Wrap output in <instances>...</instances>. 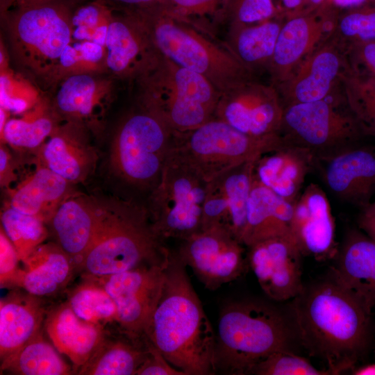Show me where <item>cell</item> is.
Segmentation results:
<instances>
[{
	"instance_id": "b9f144b4",
	"label": "cell",
	"mask_w": 375,
	"mask_h": 375,
	"mask_svg": "<svg viewBox=\"0 0 375 375\" xmlns=\"http://www.w3.org/2000/svg\"><path fill=\"white\" fill-rule=\"evenodd\" d=\"M226 0H162L159 3L167 11L178 16L200 23L212 30L208 20L219 24L222 9Z\"/></svg>"
},
{
	"instance_id": "484cf974",
	"label": "cell",
	"mask_w": 375,
	"mask_h": 375,
	"mask_svg": "<svg viewBox=\"0 0 375 375\" xmlns=\"http://www.w3.org/2000/svg\"><path fill=\"white\" fill-rule=\"evenodd\" d=\"M47 313L41 298L26 292H12L1 299V361L42 331Z\"/></svg>"
},
{
	"instance_id": "3957f363",
	"label": "cell",
	"mask_w": 375,
	"mask_h": 375,
	"mask_svg": "<svg viewBox=\"0 0 375 375\" xmlns=\"http://www.w3.org/2000/svg\"><path fill=\"white\" fill-rule=\"evenodd\" d=\"M215 366L225 374H249L252 367L279 351L301 347L290 304L263 300L231 301L222 309L215 333Z\"/></svg>"
},
{
	"instance_id": "7bdbcfd3",
	"label": "cell",
	"mask_w": 375,
	"mask_h": 375,
	"mask_svg": "<svg viewBox=\"0 0 375 375\" xmlns=\"http://www.w3.org/2000/svg\"><path fill=\"white\" fill-rule=\"evenodd\" d=\"M20 261L12 243L1 227L0 232V283L1 288L12 286L20 267Z\"/></svg>"
},
{
	"instance_id": "30bf717a",
	"label": "cell",
	"mask_w": 375,
	"mask_h": 375,
	"mask_svg": "<svg viewBox=\"0 0 375 375\" xmlns=\"http://www.w3.org/2000/svg\"><path fill=\"white\" fill-rule=\"evenodd\" d=\"M208 183L169 153L160 178L153 189L149 215L164 240H184L202 230Z\"/></svg>"
},
{
	"instance_id": "ee69618b",
	"label": "cell",
	"mask_w": 375,
	"mask_h": 375,
	"mask_svg": "<svg viewBox=\"0 0 375 375\" xmlns=\"http://www.w3.org/2000/svg\"><path fill=\"white\" fill-rule=\"evenodd\" d=\"M345 51L350 69L375 77V40L352 45Z\"/></svg>"
},
{
	"instance_id": "7402d4cb",
	"label": "cell",
	"mask_w": 375,
	"mask_h": 375,
	"mask_svg": "<svg viewBox=\"0 0 375 375\" xmlns=\"http://www.w3.org/2000/svg\"><path fill=\"white\" fill-rule=\"evenodd\" d=\"M333 259L330 274L372 314L375 306V241L351 231Z\"/></svg>"
},
{
	"instance_id": "836d02e7",
	"label": "cell",
	"mask_w": 375,
	"mask_h": 375,
	"mask_svg": "<svg viewBox=\"0 0 375 375\" xmlns=\"http://www.w3.org/2000/svg\"><path fill=\"white\" fill-rule=\"evenodd\" d=\"M342 92L364 135L375 138V77L349 65L340 76Z\"/></svg>"
},
{
	"instance_id": "9f6ffc18",
	"label": "cell",
	"mask_w": 375,
	"mask_h": 375,
	"mask_svg": "<svg viewBox=\"0 0 375 375\" xmlns=\"http://www.w3.org/2000/svg\"><path fill=\"white\" fill-rule=\"evenodd\" d=\"M353 375H375V363L367 364L355 367L351 371Z\"/></svg>"
},
{
	"instance_id": "8fae6325",
	"label": "cell",
	"mask_w": 375,
	"mask_h": 375,
	"mask_svg": "<svg viewBox=\"0 0 375 375\" xmlns=\"http://www.w3.org/2000/svg\"><path fill=\"white\" fill-rule=\"evenodd\" d=\"M6 17L19 44L40 60L59 62L71 42L72 7L60 0H17Z\"/></svg>"
},
{
	"instance_id": "e0dca14e",
	"label": "cell",
	"mask_w": 375,
	"mask_h": 375,
	"mask_svg": "<svg viewBox=\"0 0 375 375\" xmlns=\"http://www.w3.org/2000/svg\"><path fill=\"white\" fill-rule=\"evenodd\" d=\"M315 169L338 199L365 208L375 192V149L353 144L315 158Z\"/></svg>"
},
{
	"instance_id": "60d3db41",
	"label": "cell",
	"mask_w": 375,
	"mask_h": 375,
	"mask_svg": "<svg viewBox=\"0 0 375 375\" xmlns=\"http://www.w3.org/2000/svg\"><path fill=\"white\" fill-rule=\"evenodd\" d=\"M249 374L258 375H329L325 369H319L308 360L297 353L276 351L256 364Z\"/></svg>"
},
{
	"instance_id": "4316f807",
	"label": "cell",
	"mask_w": 375,
	"mask_h": 375,
	"mask_svg": "<svg viewBox=\"0 0 375 375\" xmlns=\"http://www.w3.org/2000/svg\"><path fill=\"white\" fill-rule=\"evenodd\" d=\"M294 204L253 177L242 243L247 248L271 238L292 237L291 224Z\"/></svg>"
},
{
	"instance_id": "c3c4849f",
	"label": "cell",
	"mask_w": 375,
	"mask_h": 375,
	"mask_svg": "<svg viewBox=\"0 0 375 375\" xmlns=\"http://www.w3.org/2000/svg\"><path fill=\"white\" fill-rule=\"evenodd\" d=\"M280 3L278 8L285 18L300 13L303 8L305 0H280Z\"/></svg>"
},
{
	"instance_id": "4fadbf2b",
	"label": "cell",
	"mask_w": 375,
	"mask_h": 375,
	"mask_svg": "<svg viewBox=\"0 0 375 375\" xmlns=\"http://www.w3.org/2000/svg\"><path fill=\"white\" fill-rule=\"evenodd\" d=\"M341 10L327 1L316 9L285 17L267 69L276 88L286 81L333 35Z\"/></svg>"
},
{
	"instance_id": "7c38bea8",
	"label": "cell",
	"mask_w": 375,
	"mask_h": 375,
	"mask_svg": "<svg viewBox=\"0 0 375 375\" xmlns=\"http://www.w3.org/2000/svg\"><path fill=\"white\" fill-rule=\"evenodd\" d=\"M167 267L143 266L109 276H93L115 303L118 328L133 337L146 338L145 331L162 292Z\"/></svg>"
},
{
	"instance_id": "f5cc1de1",
	"label": "cell",
	"mask_w": 375,
	"mask_h": 375,
	"mask_svg": "<svg viewBox=\"0 0 375 375\" xmlns=\"http://www.w3.org/2000/svg\"><path fill=\"white\" fill-rule=\"evenodd\" d=\"M10 164L9 155L7 151L1 147L0 149V176H1V183L3 185H5L6 183H8V178L10 173Z\"/></svg>"
},
{
	"instance_id": "e575fe53",
	"label": "cell",
	"mask_w": 375,
	"mask_h": 375,
	"mask_svg": "<svg viewBox=\"0 0 375 375\" xmlns=\"http://www.w3.org/2000/svg\"><path fill=\"white\" fill-rule=\"evenodd\" d=\"M101 97L103 90L92 76L76 74L62 82L57 92L56 102L64 114L86 118L94 114Z\"/></svg>"
},
{
	"instance_id": "603a6c76",
	"label": "cell",
	"mask_w": 375,
	"mask_h": 375,
	"mask_svg": "<svg viewBox=\"0 0 375 375\" xmlns=\"http://www.w3.org/2000/svg\"><path fill=\"white\" fill-rule=\"evenodd\" d=\"M315 169V156L312 152L282 140L256 160L253 177L279 197L294 203L306 176Z\"/></svg>"
},
{
	"instance_id": "4dcf8cb0",
	"label": "cell",
	"mask_w": 375,
	"mask_h": 375,
	"mask_svg": "<svg viewBox=\"0 0 375 375\" xmlns=\"http://www.w3.org/2000/svg\"><path fill=\"white\" fill-rule=\"evenodd\" d=\"M69 183L46 165L40 167L12 192L9 205L22 213L49 222L68 196Z\"/></svg>"
},
{
	"instance_id": "cb8c5ba5",
	"label": "cell",
	"mask_w": 375,
	"mask_h": 375,
	"mask_svg": "<svg viewBox=\"0 0 375 375\" xmlns=\"http://www.w3.org/2000/svg\"><path fill=\"white\" fill-rule=\"evenodd\" d=\"M44 326L53 345L70 359L76 372L90 358L106 332L103 325L80 318L67 301L48 312Z\"/></svg>"
},
{
	"instance_id": "83f0119b",
	"label": "cell",
	"mask_w": 375,
	"mask_h": 375,
	"mask_svg": "<svg viewBox=\"0 0 375 375\" xmlns=\"http://www.w3.org/2000/svg\"><path fill=\"white\" fill-rule=\"evenodd\" d=\"M12 286L40 297L53 295L69 283L76 268L58 244H42L24 262Z\"/></svg>"
},
{
	"instance_id": "d590c367",
	"label": "cell",
	"mask_w": 375,
	"mask_h": 375,
	"mask_svg": "<svg viewBox=\"0 0 375 375\" xmlns=\"http://www.w3.org/2000/svg\"><path fill=\"white\" fill-rule=\"evenodd\" d=\"M86 281L69 294L68 303L81 319L103 325H116L115 303L103 285L93 276H85Z\"/></svg>"
},
{
	"instance_id": "bcb514c9",
	"label": "cell",
	"mask_w": 375,
	"mask_h": 375,
	"mask_svg": "<svg viewBox=\"0 0 375 375\" xmlns=\"http://www.w3.org/2000/svg\"><path fill=\"white\" fill-rule=\"evenodd\" d=\"M8 79L5 76H1V108L15 113H21L28 107L27 101L19 97L10 94L7 88Z\"/></svg>"
},
{
	"instance_id": "2e32d148",
	"label": "cell",
	"mask_w": 375,
	"mask_h": 375,
	"mask_svg": "<svg viewBox=\"0 0 375 375\" xmlns=\"http://www.w3.org/2000/svg\"><path fill=\"white\" fill-rule=\"evenodd\" d=\"M247 249L248 264L268 298L283 302L301 292L303 255L292 237L268 238Z\"/></svg>"
},
{
	"instance_id": "f35d334b",
	"label": "cell",
	"mask_w": 375,
	"mask_h": 375,
	"mask_svg": "<svg viewBox=\"0 0 375 375\" xmlns=\"http://www.w3.org/2000/svg\"><path fill=\"white\" fill-rule=\"evenodd\" d=\"M53 130V122L47 116H36L30 119H11L6 122L1 137L12 146L32 149L50 136Z\"/></svg>"
},
{
	"instance_id": "11a10c76",
	"label": "cell",
	"mask_w": 375,
	"mask_h": 375,
	"mask_svg": "<svg viewBox=\"0 0 375 375\" xmlns=\"http://www.w3.org/2000/svg\"><path fill=\"white\" fill-rule=\"evenodd\" d=\"M109 21L108 22H106L99 25L96 28V30L94 31L92 35L91 42H93L103 47L106 46L108 26Z\"/></svg>"
},
{
	"instance_id": "680465c9",
	"label": "cell",
	"mask_w": 375,
	"mask_h": 375,
	"mask_svg": "<svg viewBox=\"0 0 375 375\" xmlns=\"http://www.w3.org/2000/svg\"><path fill=\"white\" fill-rule=\"evenodd\" d=\"M15 1L17 0H1V10L3 15L8 10V8Z\"/></svg>"
},
{
	"instance_id": "ac0fdd59",
	"label": "cell",
	"mask_w": 375,
	"mask_h": 375,
	"mask_svg": "<svg viewBox=\"0 0 375 375\" xmlns=\"http://www.w3.org/2000/svg\"><path fill=\"white\" fill-rule=\"evenodd\" d=\"M347 66L344 49L331 37L276 88L283 106L326 99L339 88Z\"/></svg>"
},
{
	"instance_id": "f907efd6",
	"label": "cell",
	"mask_w": 375,
	"mask_h": 375,
	"mask_svg": "<svg viewBox=\"0 0 375 375\" xmlns=\"http://www.w3.org/2000/svg\"><path fill=\"white\" fill-rule=\"evenodd\" d=\"M79 60H81L79 51L74 44H69L62 52L58 62L63 67L67 68L76 64Z\"/></svg>"
},
{
	"instance_id": "6f0895ef",
	"label": "cell",
	"mask_w": 375,
	"mask_h": 375,
	"mask_svg": "<svg viewBox=\"0 0 375 375\" xmlns=\"http://www.w3.org/2000/svg\"><path fill=\"white\" fill-rule=\"evenodd\" d=\"M326 1V0H305L303 8L301 12L316 9L325 3Z\"/></svg>"
},
{
	"instance_id": "681fc988",
	"label": "cell",
	"mask_w": 375,
	"mask_h": 375,
	"mask_svg": "<svg viewBox=\"0 0 375 375\" xmlns=\"http://www.w3.org/2000/svg\"><path fill=\"white\" fill-rule=\"evenodd\" d=\"M122 6L126 10H137L160 3L162 0H105Z\"/></svg>"
},
{
	"instance_id": "ffe728a7",
	"label": "cell",
	"mask_w": 375,
	"mask_h": 375,
	"mask_svg": "<svg viewBox=\"0 0 375 375\" xmlns=\"http://www.w3.org/2000/svg\"><path fill=\"white\" fill-rule=\"evenodd\" d=\"M291 232L303 256L325 260L336 254L334 219L326 194L318 185L309 184L294 203Z\"/></svg>"
},
{
	"instance_id": "816d5d0a",
	"label": "cell",
	"mask_w": 375,
	"mask_h": 375,
	"mask_svg": "<svg viewBox=\"0 0 375 375\" xmlns=\"http://www.w3.org/2000/svg\"><path fill=\"white\" fill-rule=\"evenodd\" d=\"M358 223L360 228L375 241V215L362 212Z\"/></svg>"
},
{
	"instance_id": "52a82bcc",
	"label": "cell",
	"mask_w": 375,
	"mask_h": 375,
	"mask_svg": "<svg viewBox=\"0 0 375 375\" xmlns=\"http://www.w3.org/2000/svg\"><path fill=\"white\" fill-rule=\"evenodd\" d=\"M281 142L279 135L255 138L212 118L193 129L172 132L169 153L209 183L233 168L256 160Z\"/></svg>"
},
{
	"instance_id": "1f68e13d",
	"label": "cell",
	"mask_w": 375,
	"mask_h": 375,
	"mask_svg": "<svg viewBox=\"0 0 375 375\" xmlns=\"http://www.w3.org/2000/svg\"><path fill=\"white\" fill-rule=\"evenodd\" d=\"M45 165L69 182H80L93 170L96 155L78 133L62 128L52 133L44 144Z\"/></svg>"
},
{
	"instance_id": "9c48e42d",
	"label": "cell",
	"mask_w": 375,
	"mask_h": 375,
	"mask_svg": "<svg viewBox=\"0 0 375 375\" xmlns=\"http://www.w3.org/2000/svg\"><path fill=\"white\" fill-rule=\"evenodd\" d=\"M172 135L169 127L144 108L128 115L112 142L110 157L114 170L131 185L153 189L167 162Z\"/></svg>"
},
{
	"instance_id": "d4e9b609",
	"label": "cell",
	"mask_w": 375,
	"mask_h": 375,
	"mask_svg": "<svg viewBox=\"0 0 375 375\" xmlns=\"http://www.w3.org/2000/svg\"><path fill=\"white\" fill-rule=\"evenodd\" d=\"M103 210L90 199L69 195L49 222L58 245L78 269L94 239Z\"/></svg>"
},
{
	"instance_id": "5bb4252c",
	"label": "cell",
	"mask_w": 375,
	"mask_h": 375,
	"mask_svg": "<svg viewBox=\"0 0 375 375\" xmlns=\"http://www.w3.org/2000/svg\"><path fill=\"white\" fill-rule=\"evenodd\" d=\"M181 241L177 255L208 290L238 278L249 265L246 247L223 228L202 230Z\"/></svg>"
},
{
	"instance_id": "5b68a950",
	"label": "cell",
	"mask_w": 375,
	"mask_h": 375,
	"mask_svg": "<svg viewBox=\"0 0 375 375\" xmlns=\"http://www.w3.org/2000/svg\"><path fill=\"white\" fill-rule=\"evenodd\" d=\"M171 251L148 210L127 202L103 206L92 244L78 269L101 277L143 266L168 265Z\"/></svg>"
},
{
	"instance_id": "db71d44e",
	"label": "cell",
	"mask_w": 375,
	"mask_h": 375,
	"mask_svg": "<svg viewBox=\"0 0 375 375\" xmlns=\"http://www.w3.org/2000/svg\"><path fill=\"white\" fill-rule=\"evenodd\" d=\"M329 3L340 10L367 6L372 0H326Z\"/></svg>"
},
{
	"instance_id": "ab89813d",
	"label": "cell",
	"mask_w": 375,
	"mask_h": 375,
	"mask_svg": "<svg viewBox=\"0 0 375 375\" xmlns=\"http://www.w3.org/2000/svg\"><path fill=\"white\" fill-rule=\"evenodd\" d=\"M282 15L273 0H226L219 23L252 24Z\"/></svg>"
},
{
	"instance_id": "6da1fadb",
	"label": "cell",
	"mask_w": 375,
	"mask_h": 375,
	"mask_svg": "<svg viewBox=\"0 0 375 375\" xmlns=\"http://www.w3.org/2000/svg\"><path fill=\"white\" fill-rule=\"evenodd\" d=\"M290 306L301 347L330 374L351 371L372 348L371 313L330 273L304 284Z\"/></svg>"
},
{
	"instance_id": "ba28073f",
	"label": "cell",
	"mask_w": 375,
	"mask_h": 375,
	"mask_svg": "<svg viewBox=\"0 0 375 375\" xmlns=\"http://www.w3.org/2000/svg\"><path fill=\"white\" fill-rule=\"evenodd\" d=\"M279 135L318 158L358 143L364 135L340 86L326 99L283 106Z\"/></svg>"
},
{
	"instance_id": "7dc6e473",
	"label": "cell",
	"mask_w": 375,
	"mask_h": 375,
	"mask_svg": "<svg viewBox=\"0 0 375 375\" xmlns=\"http://www.w3.org/2000/svg\"><path fill=\"white\" fill-rule=\"evenodd\" d=\"M74 46L79 51L81 59L86 62L97 63L103 58V47L93 42H76Z\"/></svg>"
},
{
	"instance_id": "44dd1931",
	"label": "cell",
	"mask_w": 375,
	"mask_h": 375,
	"mask_svg": "<svg viewBox=\"0 0 375 375\" xmlns=\"http://www.w3.org/2000/svg\"><path fill=\"white\" fill-rule=\"evenodd\" d=\"M124 11L122 15L112 13L108 22L106 64L120 76L139 78L156 62L159 53L135 12Z\"/></svg>"
},
{
	"instance_id": "74e56055",
	"label": "cell",
	"mask_w": 375,
	"mask_h": 375,
	"mask_svg": "<svg viewBox=\"0 0 375 375\" xmlns=\"http://www.w3.org/2000/svg\"><path fill=\"white\" fill-rule=\"evenodd\" d=\"M331 37L345 51L352 45L375 40V6L342 10Z\"/></svg>"
},
{
	"instance_id": "f546056e",
	"label": "cell",
	"mask_w": 375,
	"mask_h": 375,
	"mask_svg": "<svg viewBox=\"0 0 375 375\" xmlns=\"http://www.w3.org/2000/svg\"><path fill=\"white\" fill-rule=\"evenodd\" d=\"M284 20L283 15H278L256 24L228 25L224 42L256 76L267 72Z\"/></svg>"
},
{
	"instance_id": "9a60e30c",
	"label": "cell",
	"mask_w": 375,
	"mask_h": 375,
	"mask_svg": "<svg viewBox=\"0 0 375 375\" xmlns=\"http://www.w3.org/2000/svg\"><path fill=\"white\" fill-rule=\"evenodd\" d=\"M283 104L277 89L253 78L221 92L214 118L255 138L279 135Z\"/></svg>"
},
{
	"instance_id": "f6af8a7d",
	"label": "cell",
	"mask_w": 375,
	"mask_h": 375,
	"mask_svg": "<svg viewBox=\"0 0 375 375\" xmlns=\"http://www.w3.org/2000/svg\"><path fill=\"white\" fill-rule=\"evenodd\" d=\"M147 340L148 354L138 369L136 375H185L183 372L173 367L147 339Z\"/></svg>"
},
{
	"instance_id": "277c9868",
	"label": "cell",
	"mask_w": 375,
	"mask_h": 375,
	"mask_svg": "<svg viewBox=\"0 0 375 375\" xmlns=\"http://www.w3.org/2000/svg\"><path fill=\"white\" fill-rule=\"evenodd\" d=\"M133 11L160 55L202 75L220 93L242 81L256 78L210 28L174 15L159 3Z\"/></svg>"
},
{
	"instance_id": "f1b7e54d",
	"label": "cell",
	"mask_w": 375,
	"mask_h": 375,
	"mask_svg": "<svg viewBox=\"0 0 375 375\" xmlns=\"http://www.w3.org/2000/svg\"><path fill=\"white\" fill-rule=\"evenodd\" d=\"M149 351L146 338H137L115 326L105 335L88 362L76 374L136 375Z\"/></svg>"
},
{
	"instance_id": "91938a15",
	"label": "cell",
	"mask_w": 375,
	"mask_h": 375,
	"mask_svg": "<svg viewBox=\"0 0 375 375\" xmlns=\"http://www.w3.org/2000/svg\"><path fill=\"white\" fill-rule=\"evenodd\" d=\"M363 212L375 215V201L371 203L368 206L363 209Z\"/></svg>"
},
{
	"instance_id": "8d00e7d4",
	"label": "cell",
	"mask_w": 375,
	"mask_h": 375,
	"mask_svg": "<svg viewBox=\"0 0 375 375\" xmlns=\"http://www.w3.org/2000/svg\"><path fill=\"white\" fill-rule=\"evenodd\" d=\"M2 228L22 262L46 240L48 232L40 219L22 213L10 205L1 215Z\"/></svg>"
},
{
	"instance_id": "d6a6232c",
	"label": "cell",
	"mask_w": 375,
	"mask_h": 375,
	"mask_svg": "<svg viewBox=\"0 0 375 375\" xmlns=\"http://www.w3.org/2000/svg\"><path fill=\"white\" fill-rule=\"evenodd\" d=\"M45 340L40 331L16 352L1 361V372L18 375H69L73 371Z\"/></svg>"
},
{
	"instance_id": "7a4b0ae2",
	"label": "cell",
	"mask_w": 375,
	"mask_h": 375,
	"mask_svg": "<svg viewBox=\"0 0 375 375\" xmlns=\"http://www.w3.org/2000/svg\"><path fill=\"white\" fill-rule=\"evenodd\" d=\"M215 333L176 252L171 251L162 292L145 338L185 375H211Z\"/></svg>"
},
{
	"instance_id": "d6986e66",
	"label": "cell",
	"mask_w": 375,
	"mask_h": 375,
	"mask_svg": "<svg viewBox=\"0 0 375 375\" xmlns=\"http://www.w3.org/2000/svg\"><path fill=\"white\" fill-rule=\"evenodd\" d=\"M255 161L233 168L208 183L202 230L223 228L241 242L247 222Z\"/></svg>"
},
{
	"instance_id": "8992f818",
	"label": "cell",
	"mask_w": 375,
	"mask_h": 375,
	"mask_svg": "<svg viewBox=\"0 0 375 375\" xmlns=\"http://www.w3.org/2000/svg\"><path fill=\"white\" fill-rule=\"evenodd\" d=\"M138 80L142 108L172 132L191 130L214 118L220 92L202 75L160 53Z\"/></svg>"
}]
</instances>
